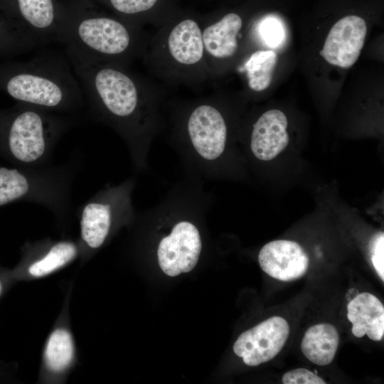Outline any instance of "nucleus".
<instances>
[{"instance_id":"f03ea898","label":"nucleus","mask_w":384,"mask_h":384,"mask_svg":"<svg viewBox=\"0 0 384 384\" xmlns=\"http://www.w3.org/2000/svg\"><path fill=\"white\" fill-rule=\"evenodd\" d=\"M0 91L17 102L73 117L85 105L67 57L55 53L26 62H0Z\"/></svg>"},{"instance_id":"dca6fc26","label":"nucleus","mask_w":384,"mask_h":384,"mask_svg":"<svg viewBox=\"0 0 384 384\" xmlns=\"http://www.w3.org/2000/svg\"><path fill=\"white\" fill-rule=\"evenodd\" d=\"M338 343L339 335L336 329L330 324H319L306 331L301 349L311 362L326 366L334 360Z\"/></svg>"},{"instance_id":"6ab92c4d","label":"nucleus","mask_w":384,"mask_h":384,"mask_svg":"<svg viewBox=\"0 0 384 384\" xmlns=\"http://www.w3.org/2000/svg\"><path fill=\"white\" fill-rule=\"evenodd\" d=\"M36 43L30 33L0 11V58L30 50Z\"/></svg>"},{"instance_id":"412c9836","label":"nucleus","mask_w":384,"mask_h":384,"mask_svg":"<svg viewBox=\"0 0 384 384\" xmlns=\"http://www.w3.org/2000/svg\"><path fill=\"white\" fill-rule=\"evenodd\" d=\"M259 30L262 40L270 48L278 47L284 39V27L277 18L268 17L263 19Z\"/></svg>"},{"instance_id":"4be33fe9","label":"nucleus","mask_w":384,"mask_h":384,"mask_svg":"<svg viewBox=\"0 0 384 384\" xmlns=\"http://www.w3.org/2000/svg\"><path fill=\"white\" fill-rule=\"evenodd\" d=\"M118 14L132 16L152 9L158 0H106Z\"/></svg>"},{"instance_id":"6e6552de","label":"nucleus","mask_w":384,"mask_h":384,"mask_svg":"<svg viewBox=\"0 0 384 384\" xmlns=\"http://www.w3.org/2000/svg\"><path fill=\"white\" fill-rule=\"evenodd\" d=\"M136 183L132 176L118 184H108L78 207L80 240L87 250L100 248L116 226L135 218Z\"/></svg>"},{"instance_id":"f8f14e48","label":"nucleus","mask_w":384,"mask_h":384,"mask_svg":"<svg viewBox=\"0 0 384 384\" xmlns=\"http://www.w3.org/2000/svg\"><path fill=\"white\" fill-rule=\"evenodd\" d=\"M258 261L262 270L270 277L284 282L303 277L309 267V257L297 242L277 240L265 244Z\"/></svg>"},{"instance_id":"a211bd4d","label":"nucleus","mask_w":384,"mask_h":384,"mask_svg":"<svg viewBox=\"0 0 384 384\" xmlns=\"http://www.w3.org/2000/svg\"><path fill=\"white\" fill-rule=\"evenodd\" d=\"M277 63V55L273 50H258L252 53L242 65L250 89L261 92L269 87Z\"/></svg>"},{"instance_id":"ddd939ff","label":"nucleus","mask_w":384,"mask_h":384,"mask_svg":"<svg viewBox=\"0 0 384 384\" xmlns=\"http://www.w3.org/2000/svg\"><path fill=\"white\" fill-rule=\"evenodd\" d=\"M285 114L279 110L264 112L253 124L250 149L257 159L268 161L282 152L289 142Z\"/></svg>"},{"instance_id":"1a4fd4ad","label":"nucleus","mask_w":384,"mask_h":384,"mask_svg":"<svg viewBox=\"0 0 384 384\" xmlns=\"http://www.w3.org/2000/svg\"><path fill=\"white\" fill-rule=\"evenodd\" d=\"M289 326L282 317L273 316L241 334L233 345L245 364L256 366L274 358L284 347Z\"/></svg>"},{"instance_id":"9d476101","label":"nucleus","mask_w":384,"mask_h":384,"mask_svg":"<svg viewBox=\"0 0 384 384\" xmlns=\"http://www.w3.org/2000/svg\"><path fill=\"white\" fill-rule=\"evenodd\" d=\"M61 4L57 0H0V11L36 42L58 41Z\"/></svg>"},{"instance_id":"20e7f679","label":"nucleus","mask_w":384,"mask_h":384,"mask_svg":"<svg viewBox=\"0 0 384 384\" xmlns=\"http://www.w3.org/2000/svg\"><path fill=\"white\" fill-rule=\"evenodd\" d=\"M58 41L96 59L125 67L143 56L148 43L135 24L97 14L81 4H61Z\"/></svg>"},{"instance_id":"2eb2a0df","label":"nucleus","mask_w":384,"mask_h":384,"mask_svg":"<svg viewBox=\"0 0 384 384\" xmlns=\"http://www.w3.org/2000/svg\"><path fill=\"white\" fill-rule=\"evenodd\" d=\"M347 317L352 323V333L358 338L366 334L378 341L384 335V306L373 294L363 292L347 305Z\"/></svg>"},{"instance_id":"f3484780","label":"nucleus","mask_w":384,"mask_h":384,"mask_svg":"<svg viewBox=\"0 0 384 384\" xmlns=\"http://www.w3.org/2000/svg\"><path fill=\"white\" fill-rule=\"evenodd\" d=\"M79 253V247L70 240L48 242L28 265V274L33 277L47 276L73 261Z\"/></svg>"},{"instance_id":"b1692460","label":"nucleus","mask_w":384,"mask_h":384,"mask_svg":"<svg viewBox=\"0 0 384 384\" xmlns=\"http://www.w3.org/2000/svg\"><path fill=\"white\" fill-rule=\"evenodd\" d=\"M370 259L378 274L384 280V234L380 233L375 235L370 241Z\"/></svg>"},{"instance_id":"393cba45","label":"nucleus","mask_w":384,"mask_h":384,"mask_svg":"<svg viewBox=\"0 0 384 384\" xmlns=\"http://www.w3.org/2000/svg\"><path fill=\"white\" fill-rule=\"evenodd\" d=\"M1 290H2V287H1V282H0V294H1Z\"/></svg>"},{"instance_id":"5701e85b","label":"nucleus","mask_w":384,"mask_h":384,"mask_svg":"<svg viewBox=\"0 0 384 384\" xmlns=\"http://www.w3.org/2000/svg\"><path fill=\"white\" fill-rule=\"evenodd\" d=\"M282 381L284 384H326L317 374L305 368H297L284 374Z\"/></svg>"},{"instance_id":"aec40b11","label":"nucleus","mask_w":384,"mask_h":384,"mask_svg":"<svg viewBox=\"0 0 384 384\" xmlns=\"http://www.w3.org/2000/svg\"><path fill=\"white\" fill-rule=\"evenodd\" d=\"M74 356V343L66 329H58L49 336L44 349V361L48 368L54 373L67 369Z\"/></svg>"},{"instance_id":"4468645a","label":"nucleus","mask_w":384,"mask_h":384,"mask_svg":"<svg viewBox=\"0 0 384 384\" xmlns=\"http://www.w3.org/2000/svg\"><path fill=\"white\" fill-rule=\"evenodd\" d=\"M241 17L228 13L214 23L202 27L206 60L210 72L218 61L228 60L238 52V37L242 28Z\"/></svg>"},{"instance_id":"0eeeda50","label":"nucleus","mask_w":384,"mask_h":384,"mask_svg":"<svg viewBox=\"0 0 384 384\" xmlns=\"http://www.w3.org/2000/svg\"><path fill=\"white\" fill-rule=\"evenodd\" d=\"M154 73L163 79L198 82L210 76L202 36L196 20L184 18L148 41L143 55Z\"/></svg>"},{"instance_id":"39448f33","label":"nucleus","mask_w":384,"mask_h":384,"mask_svg":"<svg viewBox=\"0 0 384 384\" xmlns=\"http://www.w3.org/2000/svg\"><path fill=\"white\" fill-rule=\"evenodd\" d=\"M75 123L73 116L21 102L0 109V157L16 166L51 164L56 145Z\"/></svg>"},{"instance_id":"f257e3e1","label":"nucleus","mask_w":384,"mask_h":384,"mask_svg":"<svg viewBox=\"0 0 384 384\" xmlns=\"http://www.w3.org/2000/svg\"><path fill=\"white\" fill-rule=\"evenodd\" d=\"M65 52L90 116L121 137L133 170L146 172L152 142L164 126L161 96L128 67L70 46Z\"/></svg>"},{"instance_id":"423d86ee","label":"nucleus","mask_w":384,"mask_h":384,"mask_svg":"<svg viewBox=\"0 0 384 384\" xmlns=\"http://www.w3.org/2000/svg\"><path fill=\"white\" fill-rule=\"evenodd\" d=\"M77 155L58 165L0 166V207L16 202L39 205L63 222L73 210L72 188L81 166Z\"/></svg>"},{"instance_id":"7ed1b4c3","label":"nucleus","mask_w":384,"mask_h":384,"mask_svg":"<svg viewBox=\"0 0 384 384\" xmlns=\"http://www.w3.org/2000/svg\"><path fill=\"white\" fill-rule=\"evenodd\" d=\"M170 143L184 173L203 181L218 177L228 149L226 119L210 97L174 105Z\"/></svg>"},{"instance_id":"9b49d317","label":"nucleus","mask_w":384,"mask_h":384,"mask_svg":"<svg viewBox=\"0 0 384 384\" xmlns=\"http://www.w3.org/2000/svg\"><path fill=\"white\" fill-rule=\"evenodd\" d=\"M366 33L363 18L356 15L344 16L330 29L320 55L331 65L350 68L360 56Z\"/></svg>"}]
</instances>
